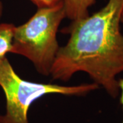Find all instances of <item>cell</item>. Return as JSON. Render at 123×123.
I'll return each instance as SVG.
<instances>
[{"label": "cell", "mask_w": 123, "mask_h": 123, "mask_svg": "<svg viewBox=\"0 0 123 123\" xmlns=\"http://www.w3.org/2000/svg\"><path fill=\"white\" fill-rule=\"evenodd\" d=\"M123 0H109L98 12L64 28L70 38L59 49L49 75L52 79L67 82L76 73L84 72L111 97H118L116 77L123 72Z\"/></svg>", "instance_id": "obj_1"}, {"label": "cell", "mask_w": 123, "mask_h": 123, "mask_svg": "<svg viewBox=\"0 0 123 123\" xmlns=\"http://www.w3.org/2000/svg\"><path fill=\"white\" fill-rule=\"evenodd\" d=\"M65 17L64 0L51 7L38 8L27 22L15 27L11 53L26 57L38 73L49 76L60 47L57 31Z\"/></svg>", "instance_id": "obj_2"}, {"label": "cell", "mask_w": 123, "mask_h": 123, "mask_svg": "<svg viewBox=\"0 0 123 123\" xmlns=\"http://www.w3.org/2000/svg\"><path fill=\"white\" fill-rule=\"evenodd\" d=\"M0 87L6 103L5 114L0 115V123H29L31 104L47 94L84 97L99 88L95 83L61 86L27 81L15 72L7 57L0 60Z\"/></svg>", "instance_id": "obj_3"}, {"label": "cell", "mask_w": 123, "mask_h": 123, "mask_svg": "<svg viewBox=\"0 0 123 123\" xmlns=\"http://www.w3.org/2000/svg\"><path fill=\"white\" fill-rule=\"evenodd\" d=\"M96 0H64L66 17L71 21L80 20L89 15V8Z\"/></svg>", "instance_id": "obj_4"}, {"label": "cell", "mask_w": 123, "mask_h": 123, "mask_svg": "<svg viewBox=\"0 0 123 123\" xmlns=\"http://www.w3.org/2000/svg\"><path fill=\"white\" fill-rule=\"evenodd\" d=\"M15 27L12 23H0V60L12 51Z\"/></svg>", "instance_id": "obj_5"}, {"label": "cell", "mask_w": 123, "mask_h": 123, "mask_svg": "<svg viewBox=\"0 0 123 123\" xmlns=\"http://www.w3.org/2000/svg\"><path fill=\"white\" fill-rule=\"evenodd\" d=\"M30 1L37 6L38 8H49L53 6L62 0H30Z\"/></svg>", "instance_id": "obj_6"}, {"label": "cell", "mask_w": 123, "mask_h": 123, "mask_svg": "<svg viewBox=\"0 0 123 123\" xmlns=\"http://www.w3.org/2000/svg\"><path fill=\"white\" fill-rule=\"evenodd\" d=\"M118 85L120 91H121V97H120V103L123 105V79H120L118 80ZM122 123H123V120Z\"/></svg>", "instance_id": "obj_7"}, {"label": "cell", "mask_w": 123, "mask_h": 123, "mask_svg": "<svg viewBox=\"0 0 123 123\" xmlns=\"http://www.w3.org/2000/svg\"><path fill=\"white\" fill-rule=\"evenodd\" d=\"M3 10H4L3 4H2V2L0 1V19L2 17V14H3Z\"/></svg>", "instance_id": "obj_8"}, {"label": "cell", "mask_w": 123, "mask_h": 123, "mask_svg": "<svg viewBox=\"0 0 123 123\" xmlns=\"http://www.w3.org/2000/svg\"><path fill=\"white\" fill-rule=\"evenodd\" d=\"M120 23L123 24V11H122V13H121V17H120Z\"/></svg>", "instance_id": "obj_9"}]
</instances>
